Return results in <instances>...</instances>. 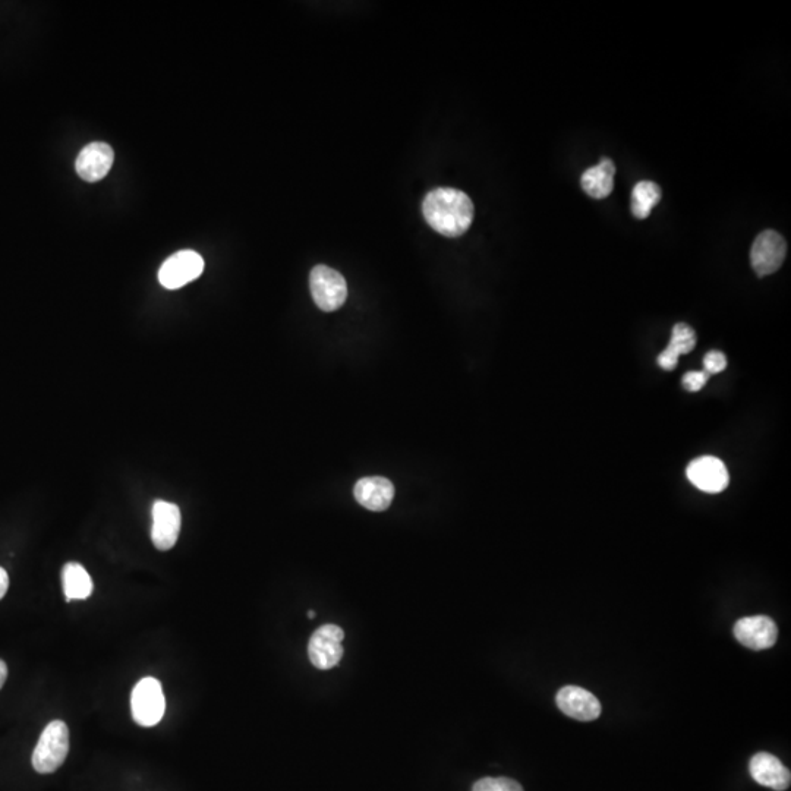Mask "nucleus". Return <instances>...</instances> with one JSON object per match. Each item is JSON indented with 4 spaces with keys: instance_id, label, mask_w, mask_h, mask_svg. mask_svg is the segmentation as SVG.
Masks as SVG:
<instances>
[{
    "instance_id": "nucleus-21",
    "label": "nucleus",
    "mask_w": 791,
    "mask_h": 791,
    "mask_svg": "<svg viewBox=\"0 0 791 791\" xmlns=\"http://www.w3.org/2000/svg\"><path fill=\"white\" fill-rule=\"evenodd\" d=\"M708 378L709 375L705 371H689L683 377V387H685L687 392H699V390L704 389Z\"/></svg>"
},
{
    "instance_id": "nucleus-17",
    "label": "nucleus",
    "mask_w": 791,
    "mask_h": 791,
    "mask_svg": "<svg viewBox=\"0 0 791 791\" xmlns=\"http://www.w3.org/2000/svg\"><path fill=\"white\" fill-rule=\"evenodd\" d=\"M63 592L66 601L87 600L93 594V579L80 563H68L62 570Z\"/></svg>"
},
{
    "instance_id": "nucleus-4",
    "label": "nucleus",
    "mask_w": 791,
    "mask_h": 791,
    "mask_svg": "<svg viewBox=\"0 0 791 791\" xmlns=\"http://www.w3.org/2000/svg\"><path fill=\"white\" fill-rule=\"evenodd\" d=\"M310 288L315 304L326 313L339 310L348 298L345 277L327 266L314 267L310 276Z\"/></svg>"
},
{
    "instance_id": "nucleus-8",
    "label": "nucleus",
    "mask_w": 791,
    "mask_h": 791,
    "mask_svg": "<svg viewBox=\"0 0 791 791\" xmlns=\"http://www.w3.org/2000/svg\"><path fill=\"white\" fill-rule=\"evenodd\" d=\"M181 509L175 503L157 500L153 506V528L151 540L160 551L172 550L181 532Z\"/></svg>"
},
{
    "instance_id": "nucleus-10",
    "label": "nucleus",
    "mask_w": 791,
    "mask_h": 791,
    "mask_svg": "<svg viewBox=\"0 0 791 791\" xmlns=\"http://www.w3.org/2000/svg\"><path fill=\"white\" fill-rule=\"evenodd\" d=\"M734 636L746 648L762 651L775 645L778 629L770 617H745L734 625Z\"/></svg>"
},
{
    "instance_id": "nucleus-24",
    "label": "nucleus",
    "mask_w": 791,
    "mask_h": 791,
    "mask_svg": "<svg viewBox=\"0 0 791 791\" xmlns=\"http://www.w3.org/2000/svg\"><path fill=\"white\" fill-rule=\"evenodd\" d=\"M308 617H310V619H313V617H315V611H308Z\"/></svg>"
},
{
    "instance_id": "nucleus-15",
    "label": "nucleus",
    "mask_w": 791,
    "mask_h": 791,
    "mask_svg": "<svg viewBox=\"0 0 791 791\" xmlns=\"http://www.w3.org/2000/svg\"><path fill=\"white\" fill-rule=\"evenodd\" d=\"M695 346V330L685 323L676 324L673 333H671V340L670 343H668L666 351L658 356V365L666 371L674 370L677 361H679V356L689 354V352L695 349Z\"/></svg>"
},
{
    "instance_id": "nucleus-9",
    "label": "nucleus",
    "mask_w": 791,
    "mask_h": 791,
    "mask_svg": "<svg viewBox=\"0 0 791 791\" xmlns=\"http://www.w3.org/2000/svg\"><path fill=\"white\" fill-rule=\"evenodd\" d=\"M687 478L698 490L717 494L729 487L730 477L726 465L714 456L693 460L687 466Z\"/></svg>"
},
{
    "instance_id": "nucleus-23",
    "label": "nucleus",
    "mask_w": 791,
    "mask_h": 791,
    "mask_svg": "<svg viewBox=\"0 0 791 791\" xmlns=\"http://www.w3.org/2000/svg\"><path fill=\"white\" fill-rule=\"evenodd\" d=\"M6 679H8V666L5 661L0 660V689L5 685Z\"/></svg>"
},
{
    "instance_id": "nucleus-20",
    "label": "nucleus",
    "mask_w": 791,
    "mask_h": 791,
    "mask_svg": "<svg viewBox=\"0 0 791 791\" xmlns=\"http://www.w3.org/2000/svg\"><path fill=\"white\" fill-rule=\"evenodd\" d=\"M704 367L705 373L708 375L723 373L727 367L726 355H724L723 352L718 351L708 352L704 358Z\"/></svg>"
},
{
    "instance_id": "nucleus-19",
    "label": "nucleus",
    "mask_w": 791,
    "mask_h": 791,
    "mask_svg": "<svg viewBox=\"0 0 791 791\" xmlns=\"http://www.w3.org/2000/svg\"><path fill=\"white\" fill-rule=\"evenodd\" d=\"M472 791H523L518 781L510 778H482L472 787Z\"/></svg>"
},
{
    "instance_id": "nucleus-18",
    "label": "nucleus",
    "mask_w": 791,
    "mask_h": 791,
    "mask_svg": "<svg viewBox=\"0 0 791 791\" xmlns=\"http://www.w3.org/2000/svg\"><path fill=\"white\" fill-rule=\"evenodd\" d=\"M661 188L651 181H642L632 191V213L638 219H646L652 209L660 203Z\"/></svg>"
},
{
    "instance_id": "nucleus-3",
    "label": "nucleus",
    "mask_w": 791,
    "mask_h": 791,
    "mask_svg": "<svg viewBox=\"0 0 791 791\" xmlns=\"http://www.w3.org/2000/svg\"><path fill=\"white\" fill-rule=\"evenodd\" d=\"M132 718L141 727H154L162 721L166 711L162 683L154 677H144L132 690Z\"/></svg>"
},
{
    "instance_id": "nucleus-14",
    "label": "nucleus",
    "mask_w": 791,
    "mask_h": 791,
    "mask_svg": "<svg viewBox=\"0 0 791 791\" xmlns=\"http://www.w3.org/2000/svg\"><path fill=\"white\" fill-rule=\"evenodd\" d=\"M354 496L365 509L384 512L395 499V485L383 477L362 478L356 482Z\"/></svg>"
},
{
    "instance_id": "nucleus-13",
    "label": "nucleus",
    "mask_w": 791,
    "mask_h": 791,
    "mask_svg": "<svg viewBox=\"0 0 791 791\" xmlns=\"http://www.w3.org/2000/svg\"><path fill=\"white\" fill-rule=\"evenodd\" d=\"M115 153L106 143H91L85 146L75 160L78 175L87 182H99L112 169Z\"/></svg>"
},
{
    "instance_id": "nucleus-12",
    "label": "nucleus",
    "mask_w": 791,
    "mask_h": 791,
    "mask_svg": "<svg viewBox=\"0 0 791 791\" xmlns=\"http://www.w3.org/2000/svg\"><path fill=\"white\" fill-rule=\"evenodd\" d=\"M750 775L756 783L775 791L789 789L791 774L789 768L777 758L767 752H759L750 759Z\"/></svg>"
},
{
    "instance_id": "nucleus-5",
    "label": "nucleus",
    "mask_w": 791,
    "mask_h": 791,
    "mask_svg": "<svg viewBox=\"0 0 791 791\" xmlns=\"http://www.w3.org/2000/svg\"><path fill=\"white\" fill-rule=\"evenodd\" d=\"M345 632L336 625L321 626L315 630L308 644V657L311 664L320 670H330L340 663L343 657L342 642Z\"/></svg>"
},
{
    "instance_id": "nucleus-22",
    "label": "nucleus",
    "mask_w": 791,
    "mask_h": 791,
    "mask_svg": "<svg viewBox=\"0 0 791 791\" xmlns=\"http://www.w3.org/2000/svg\"><path fill=\"white\" fill-rule=\"evenodd\" d=\"M9 588V576L8 572L5 569L0 567V600L5 597L6 592H8Z\"/></svg>"
},
{
    "instance_id": "nucleus-2",
    "label": "nucleus",
    "mask_w": 791,
    "mask_h": 791,
    "mask_svg": "<svg viewBox=\"0 0 791 791\" xmlns=\"http://www.w3.org/2000/svg\"><path fill=\"white\" fill-rule=\"evenodd\" d=\"M69 752V729L63 721H52L43 730L33 752V768L39 774H52L62 767Z\"/></svg>"
},
{
    "instance_id": "nucleus-11",
    "label": "nucleus",
    "mask_w": 791,
    "mask_h": 791,
    "mask_svg": "<svg viewBox=\"0 0 791 791\" xmlns=\"http://www.w3.org/2000/svg\"><path fill=\"white\" fill-rule=\"evenodd\" d=\"M556 702L564 715L578 721H594L601 715L600 701L582 687H563L557 693Z\"/></svg>"
},
{
    "instance_id": "nucleus-6",
    "label": "nucleus",
    "mask_w": 791,
    "mask_h": 791,
    "mask_svg": "<svg viewBox=\"0 0 791 791\" xmlns=\"http://www.w3.org/2000/svg\"><path fill=\"white\" fill-rule=\"evenodd\" d=\"M204 271V260L195 251L176 252L167 258L159 270V282L163 288L179 289L194 282Z\"/></svg>"
},
{
    "instance_id": "nucleus-7",
    "label": "nucleus",
    "mask_w": 791,
    "mask_h": 791,
    "mask_svg": "<svg viewBox=\"0 0 791 791\" xmlns=\"http://www.w3.org/2000/svg\"><path fill=\"white\" fill-rule=\"evenodd\" d=\"M786 255L787 244L783 236L774 230H765L753 242L750 263L756 274L764 277L780 269L786 260Z\"/></svg>"
},
{
    "instance_id": "nucleus-1",
    "label": "nucleus",
    "mask_w": 791,
    "mask_h": 791,
    "mask_svg": "<svg viewBox=\"0 0 791 791\" xmlns=\"http://www.w3.org/2000/svg\"><path fill=\"white\" fill-rule=\"evenodd\" d=\"M422 213L436 232L447 238H458L471 226L475 210L471 198L465 192L438 188L425 197Z\"/></svg>"
},
{
    "instance_id": "nucleus-16",
    "label": "nucleus",
    "mask_w": 791,
    "mask_h": 791,
    "mask_svg": "<svg viewBox=\"0 0 791 791\" xmlns=\"http://www.w3.org/2000/svg\"><path fill=\"white\" fill-rule=\"evenodd\" d=\"M614 173L616 167L610 159L601 160L600 165L589 167L582 175L581 184L583 191L592 198L608 197L614 187Z\"/></svg>"
}]
</instances>
